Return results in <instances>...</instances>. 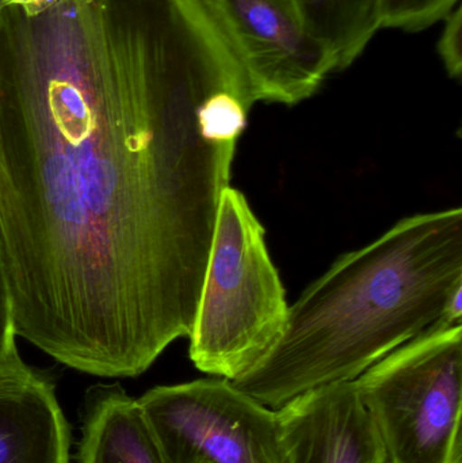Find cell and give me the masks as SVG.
Segmentation results:
<instances>
[{
	"label": "cell",
	"instance_id": "obj_10",
	"mask_svg": "<svg viewBox=\"0 0 462 463\" xmlns=\"http://www.w3.org/2000/svg\"><path fill=\"white\" fill-rule=\"evenodd\" d=\"M308 32L336 61V71L354 64L380 32V0H295Z\"/></svg>",
	"mask_w": 462,
	"mask_h": 463
},
{
	"label": "cell",
	"instance_id": "obj_4",
	"mask_svg": "<svg viewBox=\"0 0 462 463\" xmlns=\"http://www.w3.org/2000/svg\"><path fill=\"white\" fill-rule=\"evenodd\" d=\"M354 385L388 463H462L461 324H434Z\"/></svg>",
	"mask_w": 462,
	"mask_h": 463
},
{
	"label": "cell",
	"instance_id": "obj_1",
	"mask_svg": "<svg viewBox=\"0 0 462 463\" xmlns=\"http://www.w3.org/2000/svg\"><path fill=\"white\" fill-rule=\"evenodd\" d=\"M257 95L209 0L0 8V258L16 336L105 378L187 337Z\"/></svg>",
	"mask_w": 462,
	"mask_h": 463
},
{
	"label": "cell",
	"instance_id": "obj_2",
	"mask_svg": "<svg viewBox=\"0 0 462 463\" xmlns=\"http://www.w3.org/2000/svg\"><path fill=\"white\" fill-rule=\"evenodd\" d=\"M462 288V209L401 220L342 255L289 307L268 353L232 381L277 411L320 386L353 383L439 323Z\"/></svg>",
	"mask_w": 462,
	"mask_h": 463
},
{
	"label": "cell",
	"instance_id": "obj_9",
	"mask_svg": "<svg viewBox=\"0 0 462 463\" xmlns=\"http://www.w3.org/2000/svg\"><path fill=\"white\" fill-rule=\"evenodd\" d=\"M89 405L81 463H165L138 400L118 386H99Z\"/></svg>",
	"mask_w": 462,
	"mask_h": 463
},
{
	"label": "cell",
	"instance_id": "obj_8",
	"mask_svg": "<svg viewBox=\"0 0 462 463\" xmlns=\"http://www.w3.org/2000/svg\"><path fill=\"white\" fill-rule=\"evenodd\" d=\"M0 463H70V429L48 377L0 362Z\"/></svg>",
	"mask_w": 462,
	"mask_h": 463
},
{
	"label": "cell",
	"instance_id": "obj_7",
	"mask_svg": "<svg viewBox=\"0 0 462 463\" xmlns=\"http://www.w3.org/2000/svg\"><path fill=\"white\" fill-rule=\"evenodd\" d=\"M277 413L284 463H388L354 381L306 392Z\"/></svg>",
	"mask_w": 462,
	"mask_h": 463
},
{
	"label": "cell",
	"instance_id": "obj_5",
	"mask_svg": "<svg viewBox=\"0 0 462 463\" xmlns=\"http://www.w3.org/2000/svg\"><path fill=\"white\" fill-rule=\"evenodd\" d=\"M138 402L165 463H284L278 413L232 381L156 386Z\"/></svg>",
	"mask_w": 462,
	"mask_h": 463
},
{
	"label": "cell",
	"instance_id": "obj_13",
	"mask_svg": "<svg viewBox=\"0 0 462 463\" xmlns=\"http://www.w3.org/2000/svg\"><path fill=\"white\" fill-rule=\"evenodd\" d=\"M57 0H0V8L15 7L26 15H37Z\"/></svg>",
	"mask_w": 462,
	"mask_h": 463
},
{
	"label": "cell",
	"instance_id": "obj_11",
	"mask_svg": "<svg viewBox=\"0 0 462 463\" xmlns=\"http://www.w3.org/2000/svg\"><path fill=\"white\" fill-rule=\"evenodd\" d=\"M461 0H380V29L420 33L444 21Z\"/></svg>",
	"mask_w": 462,
	"mask_h": 463
},
{
	"label": "cell",
	"instance_id": "obj_3",
	"mask_svg": "<svg viewBox=\"0 0 462 463\" xmlns=\"http://www.w3.org/2000/svg\"><path fill=\"white\" fill-rule=\"evenodd\" d=\"M289 305L247 198L222 193L189 356L200 372L233 381L281 336Z\"/></svg>",
	"mask_w": 462,
	"mask_h": 463
},
{
	"label": "cell",
	"instance_id": "obj_6",
	"mask_svg": "<svg viewBox=\"0 0 462 463\" xmlns=\"http://www.w3.org/2000/svg\"><path fill=\"white\" fill-rule=\"evenodd\" d=\"M249 76L258 102L295 106L336 71L306 29L295 0H209Z\"/></svg>",
	"mask_w": 462,
	"mask_h": 463
},
{
	"label": "cell",
	"instance_id": "obj_12",
	"mask_svg": "<svg viewBox=\"0 0 462 463\" xmlns=\"http://www.w3.org/2000/svg\"><path fill=\"white\" fill-rule=\"evenodd\" d=\"M437 52L449 78L462 75V5H458L444 19V29L437 43Z\"/></svg>",
	"mask_w": 462,
	"mask_h": 463
}]
</instances>
